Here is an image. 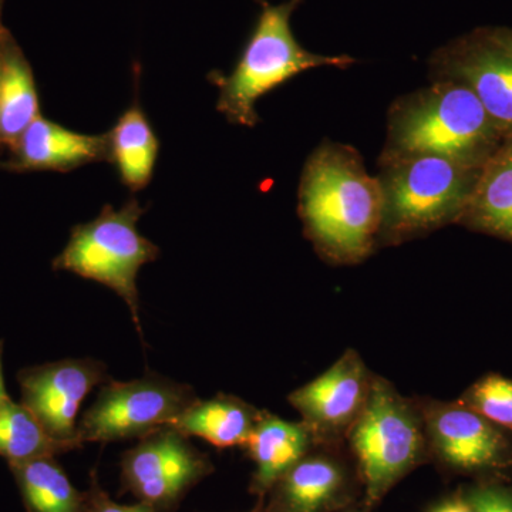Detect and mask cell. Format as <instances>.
<instances>
[{
    "mask_svg": "<svg viewBox=\"0 0 512 512\" xmlns=\"http://www.w3.org/2000/svg\"><path fill=\"white\" fill-rule=\"evenodd\" d=\"M298 204L305 237L329 264H360L376 251L382 187L355 147L320 144L303 167Z\"/></svg>",
    "mask_w": 512,
    "mask_h": 512,
    "instance_id": "cell-1",
    "label": "cell"
},
{
    "mask_svg": "<svg viewBox=\"0 0 512 512\" xmlns=\"http://www.w3.org/2000/svg\"><path fill=\"white\" fill-rule=\"evenodd\" d=\"M504 138L468 87L433 80L390 106L382 156L426 154L481 168Z\"/></svg>",
    "mask_w": 512,
    "mask_h": 512,
    "instance_id": "cell-2",
    "label": "cell"
},
{
    "mask_svg": "<svg viewBox=\"0 0 512 512\" xmlns=\"http://www.w3.org/2000/svg\"><path fill=\"white\" fill-rule=\"evenodd\" d=\"M382 225L377 249L397 247L458 224L481 168L439 156H380Z\"/></svg>",
    "mask_w": 512,
    "mask_h": 512,
    "instance_id": "cell-3",
    "label": "cell"
},
{
    "mask_svg": "<svg viewBox=\"0 0 512 512\" xmlns=\"http://www.w3.org/2000/svg\"><path fill=\"white\" fill-rule=\"evenodd\" d=\"M259 5L254 29L234 69L229 74L212 72L210 82L220 89L217 110L237 126L254 127L259 121L256 101L306 70L318 67L348 69L356 63L349 55L326 56L309 52L296 40L291 28L293 13L303 0Z\"/></svg>",
    "mask_w": 512,
    "mask_h": 512,
    "instance_id": "cell-4",
    "label": "cell"
},
{
    "mask_svg": "<svg viewBox=\"0 0 512 512\" xmlns=\"http://www.w3.org/2000/svg\"><path fill=\"white\" fill-rule=\"evenodd\" d=\"M346 447L365 490V505L375 507L394 485L430 460L417 399L403 396L392 382L376 375Z\"/></svg>",
    "mask_w": 512,
    "mask_h": 512,
    "instance_id": "cell-5",
    "label": "cell"
},
{
    "mask_svg": "<svg viewBox=\"0 0 512 512\" xmlns=\"http://www.w3.org/2000/svg\"><path fill=\"white\" fill-rule=\"evenodd\" d=\"M136 198L120 210L104 205L99 217L72 229L62 254L53 261L56 271H67L107 286L127 303L143 338L137 275L141 266L156 261L160 248L143 237L137 224L146 214Z\"/></svg>",
    "mask_w": 512,
    "mask_h": 512,
    "instance_id": "cell-6",
    "label": "cell"
},
{
    "mask_svg": "<svg viewBox=\"0 0 512 512\" xmlns=\"http://www.w3.org/2000/svg\"><path fill=\"white\" fill-rule=\"evenodd\" d=\"M195 400L191 386L156 373L130 382L109 379L80 419L77 437L82 444L140 440L170 426Z\"/></svg>",
    "mask_w": 512,
    "mask_h": 512,
    "instance_id": "cell-7",
    "label": "cell"
},
{
    "mask_svg": "<svg viewBox=\"0 0 512 512\" xmlns=\"http://www.w3.org/2000/svg\"><path fill=\"white\" fill-rule=\"evenodd\" d=\"M430 458L458 476L510 480L512 433L460 402L416 397Z\"/></svg>",
    "mask_w": 512,
    "mask_h": 512,
    "instance_id": "cell-8",
    "label": "cell"
},
{
    "mask_svg": "<svg viewBox=\"0 0 512 512\" xmlns=\"http://www.w3.org/2000/svg\"><path fill=\"white\" fill-rule=\"evenodd\" d=\"M207 454L174 427H161L123 454L121 493L156 512H174L192 488L214 473Z\"/></svg>",
    "mask_w": 512,
    "mask_h": 512,
    "instance_id": "cell-9",
    "label": "cell"
},
{
    "mask_svg": "<svg viewBox=\"0 0 512 512\" xmlns=\"http://www.w3.org/2000/svg\"><path fill=\"white\" fill-rule=\"evenodd\" d=\"M430 72L434 80L468 87L501 133L512 136V50L500 28L476 29L440 47Z\"/></svg>",
    "mask_w": 512,
    "mask_h": 512,
    "instance_id": "cell-10",
    "label": "cell"
},
{
    "mask_svg": "<svg viewBox=\"0 0 512 512\" xmlns=\"http://www.w3.org/2000/svg\"><path fill=\"white\" fill-rule=\"evenodd\" d=\"M375 376L359 352L348 349L325 372L293 390L288 402L320 444H346L365 410Z\"/></svg>",
    "mask_w": 512,
    "mask_h": 512,
    "instance_id": "cell-11",
    "label": "cell"
},
{
    "mask_svg": "<svg viewBox=\"0 0 512 512\" xmlns=\"http://www.w3.org/2000/svg\"><path fill=\"white\" fill-rule=\"evenodd\" d=\"M22 403L50 436L83 446L77 437L82 403L110 379L104 363L94 359H64L22 370L18 376Z\"/></svg>",
    "mask_w": 512,
    "mask_h": 512,
    "instance_id": "cell-12",
    "label": "cell"
},
{
    "mask_svg": "<svg viewBox=\"0 0 512 512\" xmlns=\"http://www.w3.org/2000/svg\"><path fill=\"white\" fill-rule=\"evenodd\" d=\"M359 473L346 444H318L265 498L268 512L349 510L359 494Z\"/></svg>",
    "mask_w": 512,
    "mask_h": 512,
    "instance_id": "cell-13",
    "label": "cell"
},
{
    "mask_svg": "<svg viewBox=\"0 0 512 512\" xmlns=\"http://www.w3.org/2000/svg\"><path fill=\"white\" fill-rule=\"evenodd\" d=\"M318 444L311 427L302 420H285L261 410L251 436L242 447L255 464L249 493L265 500L272 487Z\"/></svg>",
    "mask_w": 512,
    "mask_h": 512,
    "instance_id": "cell-14",
    "label": "cell"
},
{
    "mask_svg": "<svg viewBox=\"0 0 512 512\" xmlns=\"http://www.w3.org/2000/svg\"><path fill=\"white\" fill-rule=\"evenodd\" d=\"M18 168L23 170L72 171L83 165L109 161L106 134L76 133L39 116L15 147Z\"/></svg>",
    "mask_w": 512,
    "mask_h": 512,
    "instance_id": "cell-15",
    "label": "cell"
},
{
    "mask_svg": "<svg viewBox=\"0 0 512 512\" xmlns=\"http://www.w3.org/2000/svg\"><path fill=\"white\" fill-rule=\"evenodd\" d=\"M457 225L512 244V136L481 167Z\"/></svg>",
    "mask_w": 512,
    "mask_h": 512,
    "instance_id": "cell-16",
    "label": "cell"
},
{
    "mask_svg": "<svg viewBox=\"0 0 512 512\" xmlns=\"http://www.w3.org/2000/svg\"><path fill=\"white\" fill-rule=\"evenodd\" d=\"M261 410L241 397L220 393L195 400L170 424L187 437H198L217 448L244 447Z\"/></svg>",
    "mask_w": 512,
    "mask_h": 512,
    "instance_id": "cell-17",
    "label": "cell"
},
{
    "mask_svg": "<svg viewBox=\"0 0 512 512\" xmlns=\"http://www.w3.org/2000/svg\"><path fill=\"white\" fill-rule=\"evenodd\" d=\"M109 163L116 167L121 183L131 192L144 190L156 170L160 140L138 99L107 133Z\"/></svg>",
    "mask_w": 512,
    "mask_h": 512,
    "instance_id": "cell-18",
    "label": "cell"
},
{
    "mask_svg": "<svg viewBox=\"0 0 512 512\" xmlns=\"http://www.w3.org/2000/svg\"><path fill=\"white\" fill-rule=\"evenodd\" d=\"M28 512H86V494L77 490L56 457L10 463Z\"/></svg>",
    "mask_w": 512,
    "mask_h": 512,
    "instance_id": "cell-19",
    "label": "cell"
},
{
    "mask_svg": "<svg viewBox=\"0 0 512 512\" xmlns=\"http://www.w3.org/2000/svg\"><path fill=\"white\" fill-rule=\"evenodd\" d=\"M39 113L32 70L22 53L8 46L0 76V144L18 146Z\"/></svg>",
    "mask_w": 512,
    "mask_h": 512,
    "instance_id": "cell-20",
    "label": "cell"
},
{
    "mask_svg": "<svg viewBox=\"0 0 512 512\" xmlns=\"http://www.w3.org/2000/svg\"><path fill=\"white\" fill-rule=\"evenodd\" d=\"M72 450H76L73 444L50 436L22 403L9 399L0 406V456L9 464L56 457Z\"/></svg>",
    "mask_w": 512,
    "mask_h": 512,
    "instance_id": "cell-21",
    "label": "cell"
},
{
    "mask_svg": "<svg viewBox=\"0 0 512 512\" xmlns=\"http://www.w3.org/2000/svg\"><path fill=\"white\" fill-rule=\"evenodd\" d=\"M485 419L512 433V379L500 373H487L458 397Z\"/></svg>",
    "mask_w": 512,
    "mask_h": 512,
    "instance_id": "cell-22",
    "label": "cell"
},
{
    "mask_svg": "<svg viewBox=\"0 0 512 512\" xmlns=\"http://www.w3.org/2000/svg\"><path fill=\"white\" fill-rule=\"evenodd\" d=\"M463 494L476 512H512L510 480L477 481Z\"/></svg>",
    "mask_w": 512,
    "mask_h": 512,
    "instance_id": "cell-23",
    "label": "cell"
},
{
    "mask_svg": "<svg viewBox=\"0 0 512 512\" xmlns=\"http://www.w3.org/2000/svg\"><path fill=\"white\" fill-rule=\"evenodd\" d=\"M86 494V512H156L153 507L138 501L137 504H119L111 500L107 491L101 487L96 473H92V483Z\"/></svg>",
    "mask_w": 512,
    "mask_h": 512,
    "instance_id": "cell-24",
    "label": "cell"
},
{
    "mask_svg": "<svg viewBox=\"0 0 512 512\" xmlns=\"http://www.w3.org/2000/svg\"><path fill=\"white\" fill-rule=\"evenodd\" d=\"M431 512H476L463 493L447 498L443 503L436 505Z\"/></svg>",
    "mask_w": 512,
    "mask_h": 512,
    "instance_id": "cell-25",
    "label": "cell"
},
{
    "mask_svg": "<svg viewBox=\"0 0 512 512\" xmlns=\"http://www.w3.org/2000/svg\"><path fill=\"white\" fill-rule=\"evenodd\" d=\"M10 397L5 390V382H3V372H2V346H0V406L9 400Z\"/></svg>",
    "mask_w": 512,
    "mask_h": 512,
    "instance_id": "cell-26",
    "label": "cell"
},
{
    "mask_svg": "<svg viewBox=\"0 0 512 512\" xmlns=\"http://www.w3.org/2000/svg\"><path fill=\"white\" fill-rule=\"evenodd\" d=\"M6 50H8V45L0 39V76H2L3 63H5Z\"/></svg>",
    "mask_w": 512,
    "mask_h": 512,
    "instance_id": "cell-27",
    "label": "cell"
},
{
    "mask_svg": "<svg viewBox=\"0 0 512 512\" xmlns=\"http://www.w3.org/2000/svg\"><path fill=\"white\" fill-rule=\"evenodd\" d=\"M501 36L505 40L510 49L512 50V28H500Z\"/></svg>",
    "mask_w": 512,
    "mask_h": 512,
    "instance_id": "cell-28",
    "label": "cell"
},
{
    "mask_svg": "<svg viewBox=\"0 0 512 512\" xmlns=\"http://www.w3.org/2000/svg\"><path fill=\"white\" fill-rule=\"evenodd\" d=\"M249 512H268V511H266V508H265V500H259L258 504H256V507L254 508V510L249 511Z\"/></svg>",
    "mask_w": 512,
    "mask_h": 512,
    "instance_id": "cell-29",
    "label": "cell"
},
{
    "mask_svg": "<svg viewBox=\"0 0 512 512\" xmlns=\"http://www.w3.org/2000/svg\"><path fill=\"white\" fill-rule=\"evenodd\" d=\"M349 512H367V511H349Z\"/></svg>",
    "mask_w": 512,
    "mask_h": 512,
    "instance_id": "cell-30",
    "label": "cell"
}]
</instances>
